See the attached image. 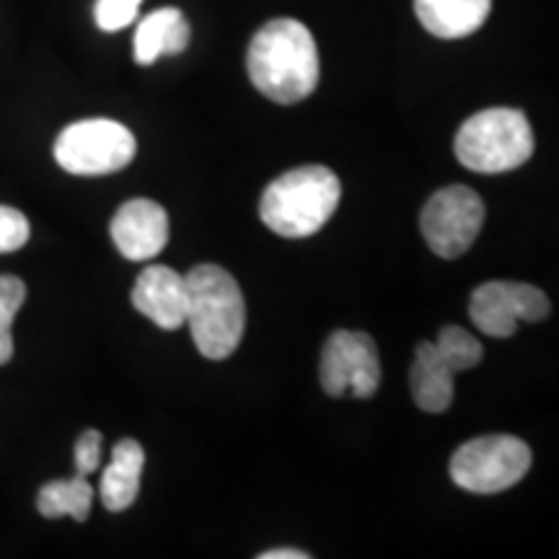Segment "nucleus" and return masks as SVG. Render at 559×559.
<instances>
[{
	"mask_svg": "<svg viewBox=\"0 0 559 559\" xmlns=\"http://www.w3.org/2000/svg\"><path fill=\"white\" fill-rule=\"evenodd\" d=\"M132 306L160 330H179L187 321V283L179 272L151 264L132 288Z\"/></svg>",
	"mask_w": 559,
	"mask_h": 559,
	"instance_id": "obj_11",
	"label": "nucleus"
},
{
	"mask_svg": "<svg viewBox=\"0 0 559 559\" xmlns=\"http://www.w3.org/2000/svg\"><path fill=\"white\" fill-rule=\"evenodd\" d=\"M192 29L179 9H158L138 24L132 55L140 66H153L164 55H181L190 45Z\"/></svg>",
	"mask_w": 559,
	"mask_h": 559,
	"instance_id": "obj_12",
	"label": "nucleus"
},
{
	"mask_svg": "<svg viewBox=\"0 0 559 559\" xmlns=\"http://www.w3.org/2000/svg\"><path fill=\"white\" fill-rule=\"evenodd\" d=\"M438 349V355L443 358L453 373H464V370L477 368L481 358H485V347L474 337L472 332H466L464 326L449 324L438 332V340L432 342Z\"/></svg>",
	"mask_w": 559,
	"mask_h": 559,
	"instance_id": "obj_17",
	"label": "nucleus"
},
{
	"mask_svg": "<svg viewBox=\"0 0 559 559\" xmlns=\"http://www.w3.org/2000/svg\"><path fill=\"white\" fill-rule=\"evenodd\" d=\"M109 234L124 260H153L169 241V215L158 202L135 198L117 210Z\"/></svg>",
	"mask_w": 559,
	"mask_h": 559,
	"instance_id": "obj_10",
	"label": "nucleus"
},
{
	"mask_svg": "<svg viewBox=\"0 0 559 559\" xmlns=\"http://www.w3.org/2000/svg\"><path fill=\"white\" fill-rule=\"evenodd\" d=\"M551 304L544 290L513 280H489L469 298V317L481 334L495 340L513 337L521 321L536 324L549 317Z\"/></svg>",
	"mask_w": 559,
	"mask_h": 559,
	"instance_id": "obj_9",
	"label": "nucleus"
},
{
	"mask_svg": "<svg viewBox=\"0 0 559 559\" xmlns=\"http://www.w3.org/2000/svg\"><path fill=\"white\" fill-rule=\"evenodd\" d=\"M143 0H96L94 19L102 32H120L138 19Z\"/></svg>",
	"mask_w": 559,
	"mask_h": 559,
	"instance_id": "obj_19",
	"label": "nucleus"
},
{
	"mask_svg": "<svg viewBox=\"0 0 559 559\" xmlns=\"http://www.w3.org/2000/svg\"><path fill=\"white\" fill-rule=\"evenodd\" d=\"M187 321L194 345L207 360H226L241 345L247 326L243 293L228 270L198 264L185 275Z\"/></svg>",
	"mask_w": 559,
	"mask_h": 559,
	"instance_id": "obj_2",
	"label": "nucleus"
},
{
	"mask_svg": "<svg viewBox=\"0 0 559 559\" xmlns=\"http://www.w3.org/2000/svg\"><path fill=\"white\" fill-rule=\"evenodd\" d=\"M309 551H300V549H272L264 551L262 559H309Z\"/></svg>",
	"mask_w": 559,
	"mask_h": 559,
	"instance_id": "obj_22",
	"label": "nucleus"
},
{
	"mask_svg": "<svg viewBox=\"0 0 559 559\" xmlns=\"http://www.w3.org/2000/svg\"><path fill=\"white\" fill-rule=\"evenodd\" d=\"M29 221L21 210L11 205H0V254H11L19 251L29 241Z\"/></svg>",
	"mask_w": 559,
	"mask_h": 559,
	"instance_id": "obj_20",
	"label": "nucleus"
},
{
	"mask_svg": "<svg viewBox=\"0 0 559 559\" xmlns=\"http://www.w3.org/2000/svg\"><path fill=\"white\" fill-rule=\"evenodd\" d=\"M145 451L138 440L124 438L111 451L109 466L102 474V502L111 513H122L138 500L140 477H143Z\"/></svg>",
	"mask_w": 559,
	"mask_h": 559,
	"instance_id": "obj_15",
	"label": "nucleus"
},
{
	"mask_svg": "<svg viewBox=\"0 0 559 559\" xmlns=\"http://www.w3.org/2000/svg\"><path fill=\"white\" fill-rule=\"evenodd\" d=\"M481 226H485V202L472 187L464 185L438 190L425 202L423 215H419V230L425 241L443 260H456L466 254L477 241Z\"/></svg>",
	"mask_w": 559,
	"mask_h": 559,
	"instance_id": "obj_7",
	"label": "nucleus"
},
{
	"mask_svg": "<svg viewBox=\"0 0 559 559\" xmlns=\"http://www.w3.org/2000/svg\"><path fill=\"white\" fill-rule=\"evenodd\" d=\"M461 166L477 174L521 169L534 156V130L519 109H481L461 124L453 140Z\"/></svg>",
	"mask_w": 559,
	"mask_h": 559,
	"instance_id": "obj_4",
	"label": "nucleus"
},
{
	"mask_svg": "<svg viewBox=\"0 0 559 559\" xmlns=\"http://www.w3.org/2000/svg\"><path fill=\"white\" fill-rule=\"evenodd\" d=\"M247 70L254 88L277 104H298L319 86V50L309 26L275 19L251 37Z\"/></svg>",
	"mask_w": 559,
	"mask_h": 559,
	"instance_id": "obj_1",
	"label": "nucleus"
},
{
	"mask_svg": "<svg viewBox=\"0 0 559 559\" xmlns=\"http://www.w3.org/2000/svg\"><path fill=\"white\" fill-rule=\"evenodd\" d=\"M453 370L445 366L432 342H419L409 370L412 400L423 412L440 415L453 402Z\"/></svg>",
	"mask_w": 559,
	"mask_h": 559,
	"instance_id": "obj_14",
	"label": "nucleus"
},
{
	"mask_svg": "<svg viewBox=\"0 0 559 559\" xmlns=\"http://www.w3.org/2000/svg\"><path fill=\"white\" fill-rule=\"evenodd\" d=\"M342 185L326 166H298L272 179L260 202V218L283 239H309L330 223Z\"/></svg>",
	"mask_w": 559,
	"mask_h": 559,
	"instance_id": "obj_3",
	"label": "nucleus"
},
{
	"mask_svg": "<svg viewBox=\"0 0 559 559\" xmlns=\"http://www.w3.org/2000/svg\"><path fill=\"white\" fill-rule=\"evenodd\" d=\"M489 11L492 0H415L419 24L440 39H461L479 32Z\"/></svg>",
	"mask_w": 559,
	"mask_h": 559,
	"instance_id": "obj_13",
	"label": "nucleus"
},
{
	"mask_svg": "<svg viewBox=\"0 0 559 559\" xmlns=\"http://www.w3.org/2000/svg\"><path fill=\"white\" fill-rule=\"evenodd\" d=\"M135 135L115 120H81L55 140V160L75 177H104L122 171L135 158Z\"/></svg>",
	"mask_w": 559,
	"mask_h": 559,
	"instance_id": "obj_6",
	"label": "nucleus"
},
{
	"mask_svg": "<svg viewBox=\"0 0 559 559\" xmlns=\"http://www.w3.org/2000/svg\"><path fill=\"white\" fill-rule=\"evenodd\" d=\"M319 381L330 396L370 400L381 386V358L373 337L347 330L330 334L321 349Z\"/></svg>",
	"mask_w": 559,
	"mask_h": 559,
	"instance_id": "obj_8",
	"label": "nucleus"
},
{
	"mask_svg": "<svg viewBox=\"0 0 559 559\" xmlns=\"http://www.w3.org/2000/svg\"><path fill=\"white\" fill-rule=\"evenodd\" d=\"M102 443H104V438L99 430L81 432L79 443H75V472L83 474V477H88V474H94L96 469H99Z\"/></svg>",
	"mask_w": 559,
	"mask_h": 559,
	"instance_id": "obj_21",
	"label": "nucleus"
},
{
	"mask_svg": "<svg viewBox=\"0 0 559 559\" xmlns=\"http://www.w3.org/2000/svg\"><path fill=\"white\" fill-rule=\"evenodd\" d=\"M91 502H94V487L83 474L47 481L37 495V510L45 519L70 515L73 521H86L91 515Z\"/></svg>",
	"mask_w": 559,
	"mask_h": 559,
	"instance_id": "obj_16",
	"label": "nucleus"
},
{
	"mask_svg": "<svg viewBox=\"0 0 559 559\" xmlns=\"http://www.w3.org/2000/svg\"><path fill=\"white\" fill-rule=\"evenodd\" d=\"M26 300V285L16 275H0V366L13 358V321Z\"/></svg>",
	"mask_w": 559,
	"mask_h": 559,
	"instance_id": "obj_18",
	"label": "nucleus"
},
{
	"mask_svg": "<svg viewBox=\"0 0 559 559\" xmlns=\"http://www.w3.org/2000/svg\"><path fill=\"white\" fill-rule=\"evenodd\" d=\"M531 449L515 436H481L459 445L451 479L474 495H498L515 487L531 469Z\"/></svg>",
	"mask_w": 559,
	"mask_h": 559,
	"instance_id": "obj_5",
	"label": "nucleus"
}]
</instances>
